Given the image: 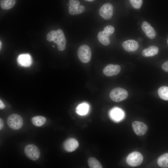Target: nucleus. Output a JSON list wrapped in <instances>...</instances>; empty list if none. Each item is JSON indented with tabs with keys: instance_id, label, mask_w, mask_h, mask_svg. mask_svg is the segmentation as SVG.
<instances>
[{
	"instance_id": "17",
	"label": "nucleus",
	"mask_w": 168,
	"mask_h": 168,
	"mask_svg": "<svg viewBox=\"0 0 168 168\" xmlns=\"http://www.w3.org/2000/svg\"><path fill=\"white\" fill-rule=\"evenodd\" d=\"M158 48L155 46H151L144 49L142 52L143 56L145 57H152L157 54Z\"/></svg>"
},
{
	"instance_id": "8",
	"label": "nucleus",
	"mask_w": 168,
	"mask_h": 168,
	"mask_svg": "<svg viewBox=\"0 0 168 168\" xmlns=\"http://www.w3.org/2000/svg\"><path fill=\"white\" fill-rule=\"evenodd\" d=\"M68 12L72 15L79 14L83 12L85 10L83 6L80 5L78 0H69Z\"/></svg>"
},
{
	"instance_id": "24",
	"label": "nucleus",
	"mask_w": 168,
	"mask_h": 168,
	"mask_svg": "<svg viewBox=\"0 0 168 168\" xmlns=\"http://www.w3.org/2000/svg\"><path fill=\"white\" fill-rule=\"evenodd\" d=\"M132 7L135 9H139L142 3V0H129Z\"/></svg>"
},
{
	"instance_id": "4",
	"label": "nucleus",
	"mask_w": 168,
	"mask_h": 168,
	"mask_svg": "<svg viewBox=\"0 0 168 168\" xmlns=\"http://www.w3.org/2000/svg\"><path fill=\"white\" fill-rule=\"evenodd\" d=\"M26 156L30 159L35 161L38 160L40 155V151L38 147L33 144L27 145L24 148Z\"/></svg>"
},
{
	"instance_id": "31",
	"label": "nucleus",
	"mask_w": 168,
	"mask_h": 168,
	"mask_svg": "<svg viewBox=\"0 0 168 168\" xmlns=\"http://www.w3.org/2000/svg\"><path fill=\"white\" fill-rule=\"evenodd\" d=\"M167 43H168V39L167 40Z\"/></svg>"
},
{
	"instance_id": "13",
	"label": "nucleus",
	"mask_w": 168,
	"mask_h": 168,
	"mask_svg": "<svg viewBox=\"0 0 168 168\" xmlns=\"http://www.w3.org/2000/svg\"><path fill=\"white\" fill-rule=\"evenodd\" d=\"M142 28L148 38L152 39L155 37L156 36L155 31L154 28L148 22L144 21L142 24Z\"/></svg>"
},
{
	"instance_id": "7",
	"label": "nucleus",
	"mask_w": 168,
	"mask_h": 168,
	"mask_svg": "<svg viewBox=\"0 0 168 168\" xmlns=\"http://www.w3.org/2000/svg\"><path fill=\"white\" fill-rule=\"evenodd\" d=\"M56 35L53 40L57 46L58 49L60 51H63L66 48V40L63 31L59 29L56 30Z\"/></svg>"
},
{
	"instance_id": "16",
	"label": "nucleus",
	"mask_w": 168,
	"mask_h": 168,
	"mask_svg": "<svg viewBox=\"0 0 168 168\" xmlns=\"http://www.w3.org/2000/svg\"><path fill=\"white\" fill-rule=\"evenodd\" d=\"M19 65L24 67L30 66L31 63L30 56L28 54H22L19 55L17 59Z\"/></svg>"
},
{
	"instance_id": "2",
	"label": "nucleus",
	"mask_w": 168,
	"mask_h": 168,
	"mask_svg": "<svg viewBox=\"0 0 168 168\" xmlns=\"http://www.w3.org/2000/svg\"><path fill=\"white\" fill-rule=\"evenodd\" d=\"M7 123L11 129L17 130L21 128L23 124L22 118L19 114H16L10 115L7 119Z\"/></svg>"
},
{
	"instance_id": "30",
	"label": "nucleus",
	"mask_w": 168,
	"mask_h": 168,
	"mask_svg": "<svg viewBox=\"0 0 168 168\" xmlns=\"http://www.w3.org/2000/svg\"><path fill=\"white\" fill-rule=\"evenodd\" d=\"M0 50H1V44H1L2 43H1V41H0Z\"/></svg>"
},
{
	"instance_id": "28",
	"label": "nucleus",
	"mask_w": 168,
	"mask_h": 168,
	"mask_svg": "<svg viewBox=\"0 0 168 168\" xmlns=\"http://www.w3.org/2000/svg\"><path fill=\"white\" fill-rule=\"evenodd\" d=\"M5 107V106L1 100H0V109L1 110L3 109Z\"/></svg>"
},
{
	"instance_id": "6",
	"label": "nucleus",
	"mask_w": 168,
	"mask_h": 168,
	"mask_svg": "<svg viewBox=\"0 0 168 168\" xmlns=\"http://www.w3.org/2000/svg\"><path fill=\"white\" fill-rule=\"evenodd\" d=\"M142 155L138 152H133L127 156L126 161L127 164L131 166H136L140 165L143 161Z\"/></svg>"
},
{
	"instance_id": "11",
	"label": "nucleus",
	"mask_w": 168,
	"mask_h": 168,
	"mask_svg": "<svg viewBox=\"0 0 168 168\" xmlns=\"http://www.w3.org/2000/svg\"><path fill=\"white\" fill-rule=\"evenodd\" d=\"M133 131L138 135H143L145 134L147 129V126L143 123L135 121L132 124Z\"/></svg>"
},
{
	"instance_id": "18",
	"label": "nucleus",
	"mask_w": 168,
	"mask_h": 168,
	"mask_svg": "<svg viewBox=\"0 0 168 168\" xmlns=\"http://www.w3.org/2000/svg\"><path fill=\"white\" fill-rule=\"evenodd\" d=\"M89 110V105L86 103L84 102L78 105L76 108V111L78 114L84 115L88 113Z\"/></svg>"
},
{
	"instance_id": "15",
	"label": "nucleus",
	"mask_w": 168,
	"mask_h": 168,
	"mask_svg": "<svg viewBox=\"0 0 168 168\" xmlns=\"http://www.w3.org/2000/svg\"><path fill=\"white\" fill-rule=\"evenodd\" d=\"M122 46L125 50L128 52H133L137 50L139 47L138 42L133 40H129L124 41Z\"/></svg>"
},
{
	"instance_id": "19",
	"label": "nucleus",
	"mask_w": 168,
	"mask_h": 168,
	"mask_svg": "<svg viewBox=\"0 0 168 168\" xmlns=\"http://www.w3.org/2000/svg\"><path fill=\"white\" fill-rule=\"evenodd\" d=\"M157 162L158 165L161 167H168V153L159 156L157 159Z\"/></svg>"
},
{
	"instance_id": "25",
	"label": "nucleus",
	"mask_w": 168,
	"mask_h": 168,
	"mask_svg": "<svg viewBox=\"0 0 168 168\" xmlns=\"http://www.w3.org/2000/svg\"><path fill=\"white\" fill-rule=\"evenodd\" d=\"M56 31L52 30L49 32L47 35L46 38L47 40L49 42L53 41V40L56 36Z\"/></svg>"
},
{
	"instance_id": "14",
	"label": "nucleus",
	"mask_w": 168,
	"mask_h": 168,
	"mask_svg": "<svg viewBox=\"0 0 168 168\" xmlns=\"http://www.w3.org/2000/svg\"><path fill=\"white\" fill-rule=\"evenodd\" d=\"M78 141L74 138H69L64 143L63 147L67 152H71L74 151L78 147Z\"/></svg>"
},
{
	"instance_id": "29",
	"label": "nucleus",
	"mask_w": 168,
	"mask_h": 168,
	"mask_svg": "<svg viewBox=\"0 0 168 168\" xmlns=\"http://www.w3.org/2000/svg\"><path fill=\"white\" fill-rule=\"evenodd\" d=\"M85 0L88 1V2H91L94 1V0Z\"/></svg>"
},
{
	"instance_id": "20",
	"label": "nucleus",
	"mask_w": 168,
	"mask_h": 168,
	"mask_svg": "<svg viewBox=\"0 0 168 168\" xmlns=\"http://www.w3.org/2000/svg\"><path fill=\"white\" fill-rule=\"evenodd\" d=\"M16 0H0L1 8L4 10H8L12 8L16 3Z\"/></svg>"
},
{
	"instance_id": "21",
	"label": "nucleus",
	"mask_w": 168,
	"mask_h": 168,
	"mask_svg": "<svg viewBox=\"0 0 168 168\" xmlns=\"http://www.w3.org/2000/svg\"><path fill=\"white\" fill-rule=\"evenodd\" d=\"M46 121L45 118L42 116H36L33 117L31 122L34 125L40 127L43 125Z\"/></svg>"
},
{
	"instance_id": "22",
	"label": "nucleus",
	"mask_w": 168,
	"mask_h": 168,
	"mask_svg": "<svg viewBox=\"0 0 168 168\" xmlns=\"http://www.w3.org/2000/svg\"><path fill=\"white\" fill-rule=\"evenodd\" d=\"M159 96L161 99L168 100V87L162 86L160 87L158 91Z\"/></svg>"
},
{
	"instance_id": "26",
	"label": "nucleus",
	"mask_w": 168,
	"mask_h": 168,
	"mask_svg": "<svg viewBox=\"0 0 168 168\" xmlns=\"http://www.w3.org/2000/svg\"><path fill=\"white\" fill-rule=\"evenodd\" d=\"M161 67L164 71L168 72V61L164 63L162 65Z\"/></svg>"
},
{
	"instance_id": "27",
	"label": "nucleus",
	"mask_w": 168,
	"mask_h": 168,
	"mask_svg": "<svg viewBox=\"0 0 168 168\" xmlns=\"http://www.w3.org/2000/svg\"><path fill=\"white\" fill-rule=\"evenodd\" d=\"M4 127V122L2 119L0 118V130H2Z\"/></svg>"
},
{
	"instance_id": "10",
	"label": "nucleus",
	"mask_w": 168,
	"mask_h": 168,
	"mask_svg": "<svg viewBox=\"0 0 168 168\" xmlns=\"http://www.w3.org/2000/svg\"><path fill=\"white\" fill-rule=\"evenodd\" d=\"M109 115L110 119L115 122L121 121L125 116L124 111L118 107H114L111 109L109 112Z\"/></svg>"
},
{
	"instance_id": "3",
	"label": "nucleus",
	"mask_w": 168,
	"mask_h": 168,
	"mask_svg": "<svg viewBox=\"0 0 168 168\" xmlns=\"http://www.w3.org/2000/svg\"><path fill=\"white\" fill-rule=\"evenodd\" d=\"M77 55L80 61L83 63L89 62L91 58V51L90 48L86 44H83L79 48Z\"/></svg>"
},
{
	"instance_id": "5",
	"label": "nucleus",
	"mask_w": 168,
	"mask_h": 168,
	"mask_svg": "<svg viewBox=\"0 0 168 168\" xmlns=\"http://www.w3.org/2000/svg\"><path fill=\"white\" fill-rule=\"evenodd\" d=\"M128 95L127 91L120 87L113 89L110 93V98L115 102L125 100L127 97Z\"/></svg>"
},
{
	"instance_id": "23",
	"label": "nucleus",
	"mask_w": 168,
	"mask_h": 168,
	"mask_svg": "<svg viewBox=\"0 0 168 168\" xmlns=\"http://www.w3.org/2000/svg\"><path fill=\"white\" fill-rule=\"evenodd\" d=\"M88 166L91 168H102V166L100 162L96 158L91 157L88 160Z\"/></svg>"
},
{
	"instance_id": "12",
	"label": "nucleus",
	"mask_w": 168,
	"mask_h": 168,
	"mask_svg": "<svg viewBox=\"0 0 168 168\" xmlns=\"http://www.w3.org/2000/svg\"><path fill=\"white\" fill-rule=\"evenodd\" d=\"M121 70L120 67L118 65L109 64L103 69V73L107 76H111L118 74Z\"/></svg>"
},
{
	"instance_id": "9",
	"label": "nucleus",
	"mask_w": 168,
	"mask_h": 168,
	"mask_svg": "<svg viewBox=\"0 0 168 168\" xmlns=\"http://www.w3.org/2000/svg\"><path fill=\"white\" fill-rule=\"evenodd\" d=\"M113 7L112 4L110 3H106L103 4L99 10V13L100 16L106 20L110 19L113 14Z\"/></svg>"
},
{
	"instance_id": "1",
	"label": "nucleus",
	"mask_w": 168,
	"mask_h": 168,
	"mask_svg": "<svg viewBox=\"0 0 168 168\" xmlns=\"http://www.w3.org/2000/svg\"><path fill=\"white\" fill-rule=\"evenodd\" d=\"M114 27L111 26H107L105 27L102 31H100L97 35V38L102 45H108L110 42L109 37L114 32Z\"/></svg>"
}]
</instances>
